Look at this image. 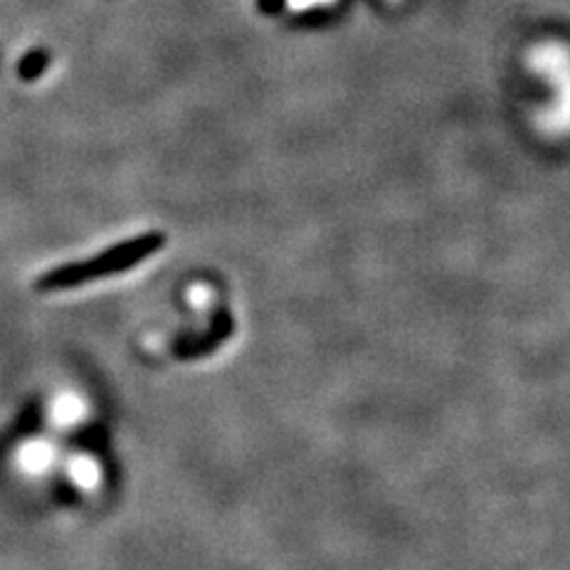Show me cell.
I'll return each instance as SVG.
<instances>
[{
    "mask_svg": "<svg viewBox=\"0 0 570 570\" xmlns=\"http://www.w3.org/2000/svg\"><path fill=\"white\" fill-rule=\"evenodd\" d=\"M231 332H233V316L229 312H224V309H219L214 314L212 328L204 332V336L188 338V340L179 342L177 345V355L183 357V359H196V357H202V355H210L226 338H231Z\"/></svg>",
    "mask_w": 570,
    "mask_h": 570,
    "instance_id": "2",
    "label": "cell"
},
{
    "mask_svg": "<svg viewBox=\"0 0 570 570\" xmlns=\"http://www.w3.org/2000/svg\"><path fill=\"white\" fill-rule=\"evenodd\" d=\"M160 245H162V238L148 235V238H142V241L117 247L115 252H109V255H105L101 260H93L88 264H78V266H67V268H62V272L51 274L48 278H43V288H70V285L84 283L93 276H105V274L119 272V268H124V266H131L140 260H146L148 255H152L155 250H160Z\"/></svg>",
    "mask_w": 570,
    "mask_h": 570,
    "instance_id": "1",
    "label": "cell"
}]
</instances>
